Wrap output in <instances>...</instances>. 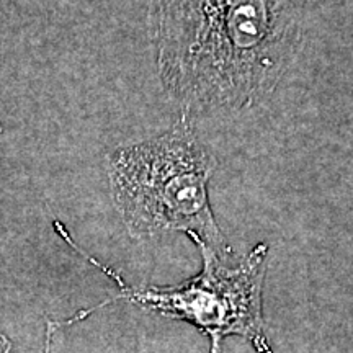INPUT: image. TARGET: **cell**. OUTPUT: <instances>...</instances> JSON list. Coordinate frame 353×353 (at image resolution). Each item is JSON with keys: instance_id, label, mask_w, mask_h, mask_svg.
Wrapping results in <instances>:
<instances>
[{"instance_id": "1", "label": "cell", "mask_w": 353, "mask_h": 353, "mask_svg": "<svg viewBox=\"0 0 353 353\" xmlns=\"http://www.w3.org/2000/svg\"><path fill=\"white\" fill-rule=\"evenodd\" d=\"M298 0H151L162 87L187 113L267 100L301 41Z\"/></svg>"}, {"instance_id": "2", "label": "cell", "mask_w": 353, "mask_h": 353, "mask_svg": "<svg viewBox=\"0 0 353 353\" xmlns=\"http://www.w3.org/2000/svg\"><path fill=\"white\" fill-rule=\"evenodd\" d=\"M216 167L187 114L164 134L114 149L108 156L110 190L132 239L179 231L221 259L231 255L208 195Z\"/></svg>"}, {"instance_id": "3", "label": "cell", "mask_w": 353, "mask_h": 353, "mask_svg": "<svg viewBox=\"0 0 353 353\" xmlns=\"http://www.w3.org/2000/svg\"><path fill=\"white\" fill-rule=\"evenodd\" d=\"M56 228L64 239L77 249L76 242L70 239L59 223H56ZM195 244L201 252L203 270L196 276L176 286H130L125 283L120 273L103 267L95 259L77 249L95 267L117 281L120 293L112 301H105L79 312L68 319V322L72 324L83 319L95 309L107 306L108 303L126 299L128 303L156 312L159 316L188 322L210 337L221 339L224 335H239L257 353H272V345L265 334L262 309L268 245L259 244L237 267L231 268L223 263V259L211 247L200 241H195Z\"/></svg>"}, {"instance_id": "4", "label": "cell", "mask_w": 353, "mask_h": 353, "mask_svg": "<svg viewBox=\"0 0 353 353\" xmlns=\"http://www.w3.org/2000/svg\"><path fill=\"white\" fill-rule=\"evenodd\" d=\"M12 352V341L6 334L0 332V353H10Z\"/></svg>"}, {"instance_id": "5", "label": "cell", "mask_w": 353, "mask_h": 353, "mask_svg": "<svg viewBox=\"0 0 353 353\" xmlns=\"http://www.w3.org/2000/svg\"><path fill=\"white\" fill-rule=\"evenodd\" d=\"M219 337H211V350L210 353H221V345H219Z\"/></svg>"}, {"instance_id": "6", "label": "cell", "mask_w": 353, "mask_h": 353, "mask_svg": "<svg viewBox=\"0 0 353 353\" xmlns=\"http://www.w3.org/2000/svg\"><path fill=\"white\" fill-rule=\"evenodd\" d=\"M0 132H2V125H0Z\"/></svg>"}]
</instances>
